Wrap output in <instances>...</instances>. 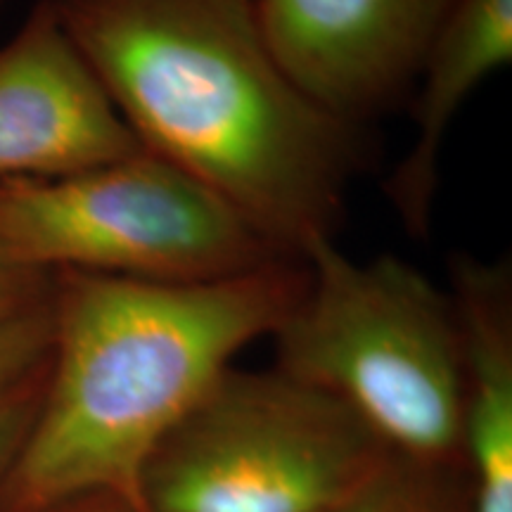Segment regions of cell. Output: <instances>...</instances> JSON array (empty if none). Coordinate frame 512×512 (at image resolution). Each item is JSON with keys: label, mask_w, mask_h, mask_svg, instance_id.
I'll use <instances>...</instances> for the list:
<instances>
[{"label": "cell", "mask_w": 512, "mask_h": 512, "mask_svg": "<svg viewBox=\"0 0 512 512\" xmlns=\"http://www.w3.org/2000/svg\"><path fill=\"white\" fill-rule=\"evenodd\" d=\"M5 3V0H0V5H3Z\"/></svg>", "instance_id": "15"}, {"label": "cell", "mask_w": 512, "mask_h": 512, "mask_svg": "<svg viewBox=\"0 0 512 512\" xmlns=\"http://www.w3.org/2000/svg\"><path fill=\"white\" fill-rule=\"evenodd\" d=\"M143 150L195 176L292 259L335 242L373 162L368 126L318 105L252 0H53Z\"/></svg>", "instance_id": "1"}, {"label": "cell", "mask_w": 512, "mask_h": 512, "mask_svg": "<svg viewBox=\"0 0 512 512\" xmlns=\"http://www.w3.org/2000/svg\"><path fill=\"white\" fill-rule=\"evenodd\" d=\"M463 349V460L470 512H512V264L451 256Z\"/></svg>", "instance_id": "9"}, {"label": "cell", "mask_w": 512, "mask_h": 512, "mask_svg": "<svg viewBox=\"0 0 512 512\" xmlns=\"http://www.w3.org/2000/svg\"><path fill=\"white\" fill-rule=\"evenodd\" d=\"M268 46L318 105L368 126L408 102L451 0H252Z\"/></svg>", "instance_id": "6"}, {"label": "cell", "mask_w": 512, "mask_h": 512, "mask_svg": "<svg viewBox=\"0 0 512 512\" xmlns=\"http://www.w3.org/2000/svg\"><path fill=\"white\" fill-rule=\"evenodd\" d=\"M306 287L278 325L273 368L356 415L394 456L463 460V349L448 292L399 256L304 259Z\"/></svg>", "instance_id": "3"}, {"label": "cell", "mask_w": 512, "mask_h": 512, "mask_svg": "<svg viewBox=\"0 0 512 512\" xmlns=\"http://www.w3.org/2000/svg\"><path fill=\"white\" fill-rule=\"evenodd\" d=\"M306 278L304 261L185 285L55 273L41 399L0 486L3 510L53 512L102 494L138 505L159 441L242 349L278 330Z\"/></svg>", "instance_id": "2"}, {"label": "cell", "mask_w": 512, "mask_h": 512, "mask_svg": "<svg viewBox=\"0 0 512 512\" xmlns=\"http://www.w3.org/2000/svg\"><path fill=\"white\" fill-rule=\"evenodd\" d=\"M512 60V0H451L408 95L413 145L384 192L415 240L430 238L448 128L477 86Z\"/></svg>", "instance_id": "8"}, {"label": "cell", "mask_w": 512, "mask_h": 512, "mask_svg": "<svg viewBox=\"0 0 512 512\" xmlns=\"http://www.w3.org/2000/svg\"><path fill=\"white\" fill-rule=\"evenodd\" d=\"M143 150L53 0L0 43V183L74 176Z\"/></svg>", "instance_id": "7"}, {"label": "cell", "mask_w": 512, "mask_h": 512, "mask_svg": "<svg viewBox=\"0 0 512 512\" xmlns=\"http://www.w3.org/2000/svg\"><path fill=\"white\" fill-rule=\"evenodd\" d=\"M55 275L12 264L0 254V320H8L34 309L53 297Z\"/></svg>", "instance_id": "13"}, {"label": "cell", "mask_w": 512, "mask_h": 512, "mask_svg": "<svg viewBox=\"0 0 512 512\" xmlns=\"http://www.w3.org/2000/svg\"><path fill=\"white\" fill-rule=\"evenodd\" d=\"M43 375H46V368H43L41 375H36L34 380L0 401V486H3L5 477H8L10 467L19 453V446H22L24 437H27L31 420L36 415L38 399H41Z\"/></svg>", "instance_id": "12"}, {"label": "cell", "mask_w": 512, "mask_h": 512, "mask_svg": "<svg viewBox=\"0 0 512 512\" xmlns=\"http://www.w3.org/2000/svg\"><path fill=\"white\" fill-rule=\"evenodd\" d=\"M328 512H470L465 470L392 456Z\"/></svg>", "instance_id": "10"}, {"label": "cell", "mask_w": 512, "mask_h": 512, "mask_svg": "<svg viewBox=\"0 0 512 512\" xmlns=\"http://www.w3.org/2000/svg\"><path fill=\"white\" fill-rule=\"evenodd\" d=\"M50 344H53L50 302L22 316L0 320V401L43 373Z\"/></svg>", "instance_id": "11"}, {"label": "cell", "mask_w": 512, "mask_h": 512, "mask_svg": "<svg viewBox=\"0 0 512 512\" xmlns=\"http://www.w3.org/2000/svg\"><path fill=\"white\" fill-rule=\"evenodd\" d=\"M53 512H143L136 503L126 501L121 496L102 494V496H88L81 501H74L69 505H62Z\"/></svg>", "instance_id": "14"}, {"label": "cell", "mask_w": 512, "mask_h": 512, "mask_svg": "<svg viewBox=\"0 0 512 512\" xmlns=\"http://www.w3.org/2000/svg\"><path fill=\"white\" fill-rule=\"evenodd\" d=\"M0 254L50 275L176 285L297 261L219 192L147 150L74 176L0 183Z\"/></svg>", "instance_id": "4"}, {"label": "cell", "mask_w": 512, "mask_h": 512, "mask_svg": "<svg viewBox=\"0 0 512 512\" xmlns=\"http://www.w3.org/2000/svg\"><path fill=\"white\" fill-rule=\"evenodd\" d=\"M394 453L280 370L228 368L147 458L143 512H328Z\"/></svg>", "instance_id": "5"}]
</instances>
